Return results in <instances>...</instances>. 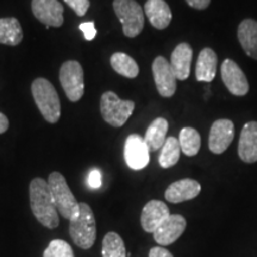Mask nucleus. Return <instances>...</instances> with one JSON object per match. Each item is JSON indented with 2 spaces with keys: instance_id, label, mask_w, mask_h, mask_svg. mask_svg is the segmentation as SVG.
Listing matches in <instances>:
<instances>
[{
  "instance_id": "6e6552de",
  "label": "nucleus",
  "mask_w": 257,
  "mask_h": 257,
  "mask_svg": "<svg viewBox=\"0 0 257 257\" xmlns=\"http://www.w3.org/2000/svg\"><path fill=\"white\" fill-rule=\"evenodd\" d=\"M150 150L148 148L144 137L140 135H130L125 141L124 159L126 165L134 170H141L149 165Z\"/></svg>"
},
{
  "instance_id": "412c9836",
  "label": "nucleus",
  "mask_w": 257,
  "mask_h": 257,
  "mask_svg": "<svg viewBox=\"0 0 257 257\" xmlns=\"http://www.w3.org/2000/svg\"><path fill=\"white\" fill-rule=\"evenodd\" d=\"M169 124L165 118H156L149 127L147 128L144 141H146L150 152H156L161 149L167 140V131H168Z\"/></svg>"
},
{
  "instance_id": "f257e3e1",
  "label": "nucleus",
  "mask_w": 257,
  "mask_h": 257,
  "mask_svg": "<svg viewBox=\"0 0 257 257\" xmlns=\"http://www.w3.org/2000/svg\"><path fill=\"white\" fill-rule=\"evenodd\" d=\"M30 207L35 218L48 229H56L60 224L59 212L54 202L48 181L35 178L30 182Z\"/></svg>"
},
{
  "instance_id": "f3484780",
  "label": "nucleus",
  "mask_w": 257,
  "mask_h": 257,
  "mask_svg": "<svg viewBox=\"0 0 257 257\" xmlns=\"http://www.w3.org/2000/svg\"><path fill=\"white\" fill-rule=\"evenodd\" d=\"M193 57V50L188 43H180L173 50L170 56V66L174 72L176 79L187 80L191 74V63Z\"/></svg>"
},
{
  "instance_id": "f8f14e48",
  "label": "nucleus",
  "mask_w": 257,
  "mask_h": 257,
  "mask_svg": "<svg viewBox=\"0 0 257 257\" xmlns=\"http://www.w3.org/2000/svg\"><path fill=\"white\" fill-rule=\"evenodd\" d=\"M234 138V124L230 119H218L212 124L208 148L213 154H223Z\"/></svg>"
},
{
  "instance_id": "423d86ee",
  "label": "nucleus",
  "mask_w": 257,
  "mask_h": 257,
  "mask_svg": "<svg viewBox=\"0 0 257 257\" xmlns=\"http://www.w3.org/2000/svg\"><path fill=\"white\" fill-rule=\"evenodd\" d=\"M113 9L123 25L125 36L133 38L142 32L144 27V14L136 0H114Z\"/></svg>"
},
{
  "instance_id": "b1692460",
  "label": "nucleus",
  "mask_w": 257,
  "mask_h": 257,
  "mask_svg": "<svg viewBox=\"0 0 257 257\" xmlns=\"http://www.w3.org/2000/svg\"><path fill=\"white\" fill-rule=\"evenodd\" d=\"M179 143L186 156H195L201 147V137L195 128L184 127L180 131Z\"/></svg>"
},
{
  "instance_id": "a211bd4d",
  "label": "nucleus",
  "mask_w": 257,
  "mask_h": 257,
  "mask_svg": "<svg viewBox=\"0 0 257 257\" xmlns=\"http://www.w3.org/2000/svg\"><path fill=\"white\" fill-rule=\"evenodd\" d=\"M144 12L154 28L163 30L170 24L172 11L165 0H147Z\"/></svg>"
},
{
  "instance_id": "4468645a",
  "label": "nucleus",
  "mask_w": 257,
  "mask_h": 257,
  "mask_svg": "<svg viewBox=\"0 0 257 257\" xmlns=\"http://www.w3.org/2000/svg\"><path fill=\"white\" fill-rule=\"evenodd\" d=\"M169 216V208L165 202L160 200H150L142 210L141 225L146 232L154 233L157 227Z\"/></svg>"
},
{
  "instance_id": "c85d7f7f",
  "label": "nucleus",
  "mask_w": 257,
  "mask_h": 257,
  "mask_svg": "<svg viewBox=\"0 0 257 257\" xmlns=\"http://www.w3.org/2000/svg\"><path fill=\"white\" fill-rule=\"evenodd\" d=\"M102 185V174L99 169L91 170L88 175V186L93 189L100 188Z\"/></svg>"
},
{
  "instance_id": "cd10ccee",
  "label": "nucleus",
  "mask_w": 257,
  "mask_h": 257,
  "mask_svg": "<svg viewBox=\"0 0 257 257\" xmlns=\"http://www.w3.org/2000/svg\"><path fill=\"white\" fill-rule=\"evenodd\" d=\"M63 2L66 3V4L68 5L79 17L85 16L86 12L88 11L89 5H91L89 4V0H63Z\"/></svg>"
},
{
  "instance_id": "2f4dec72",
  "label": "nucleus",
  "mask_w": 257,
  "mask_h": 257,
  "mask_svg": "<svg viewBox=\"0 0 257 257\" xmlns=\"http://www.w3.org/2000/svg\"><path fill=\"white\" fill-rule=\"evenodd\" d=\"M186 3L193 9L205 10L211 4V0H186Z\"/></svg>"
},
{
  "instance_id": "a878e982",
  "label": "nucleus",
  "mask_w": 257,
  "mask_h": 257,
  "mask_svg": "<svg viewBox=\"0 0 257 257\" xmlns=\"http://www.w3.org/2000/svg\"><path fill=\"white\" fill-rule=\"evenodd\" d=\"M102 257H126L124 240L117 232H108L102 239Z\"/></svg>"
},
{
  "instance_id": "bb28decb",
  "label": "nucleus",
  "mask_w": 257,
  "mask_h": 257,
  "mask_svg": "<svg viewBox=\"0 0 257 257\" xmlns=\"http://www.w3.org/2000/svg\"><path fill=\"white\" fill-rule=\"evenodd\" d=\"M43 257H74V251L66 240L53 239L44 250Z\"/></svg>"
},
{
  "instance_id": "9b49d317",
  "label": "nucleus",
  "mask_w": 257,
  "mask_h": 257,
  "mask_svg": "<svg viewBox=\"0 0 257 257\" xmlns=\"http://www.w3.org/2000/svg\"><path fill=\"white\" fill-rule=\"evenodd\" d=\"M31 10L35 18L47 27L60 28L63 24V5L57 0H32Z\"/></svg>"
},
{
  "instance_id": "aec40b11",
  "label": "nucleus",
  "mask_w": 257,
  "mask_h": 257,
  "mask_svg": "<svg viewBox=\"0 0 257 257\" xmlns=\"http://www.w3.org/2000/svg\"><path fill=\"white\" fill-rule=\"evenodd\" d=\"M237 35L244 53L257 60V22L255 19H244L239 24Z\"/></svg>"
},
{
  "instance_id": "5701e85b",
  "label": "nucleus",
  "mask_w": 257,
  "mask_h": 257,
  "mask_svg": "<svg viewBox=\"0 0 257 257\" xmlns=\"http://www.w3.org/2000/svg\"><path fill=\"white\" fill-rule=\"evenodd\" d=\"M111 66L119 75L134 79L140 73L138 66L133 57L124 53H115L111 56Z\"/></svg>"
},
{
  "instance_id": "6ab92c4d",
  "label": "nucleus",
  "mask_w": 257,
  "mask_h": 257,
  "mask_svg": "<svg viewBox=\"0 0 257 257\" xmlns=\"http://www.w3.org/2000/svg\"><path fill=\"white\" fill-rule=\"evenodd\" d=\"M218 57L211 48H204L199 54L197 67H195V78L198 81L211 82L216 78Z\"/></svg>"
},
{
  "instance_id": "393cba45",
  "label": "nucleus",
  "mask_w": 257,
  "mask_h": 257,
  "mask_svg": "<svg viewBox=\"0 0 257 257\" xmlns=\"http://www.w3.org/2000/svg\"><path fill=\"white\" fill-rule=\"evenodd\" d=\"M180 153H181V148H180L179 140L173 136L168 137L163 147L161 148V154L159 156L160 166L165 169L175 166L180 159Z\"/></svg>"
},
{
  "instance_id": "dca6fc26",
  "label": "nucleus",
  "mask_w": 257,
  "mask_h": 257,
  "mask_svg": "<svg viewBox=\"0 0 257 257\" xmlns=\"http://www.w3.org/2000/svg\"><path fill=\"white\" fill-rule=\"evenodd\" d=\"M238 155L245 163L257 162V121L244 125L239 137Z\"/></svg>"
},
{
  "instance_id": "c756f323",
  "label": "nucleus",
  "mask_w": 257,
  "mask_h": 257,
  "mask_svg": "<svg viewBox=\"0 0 257 257\" xmlns=\"http://www.w3.org/2000/svg\"><path fill=\"white\" fill-rule=\"evenodd\" d=\"M80 30L83 32L85 35V38L87 41H92L95 38L96 35V29L94 25V22H86V23L80 24Z\"/></svg>"
},
{
  "instance_id": "473e14b6",
  "label": "nucleus",
  "mask_w": 257,
  "mask_h": 257,
  "mask_svg": "<svg viewBox=\"0 0 257 257\" xmlns=\"http://www.w3.org/2000/svg\"><path fill=\"white\" fill-rule=\"evenodd\" d=\"M9 128V119L4 113L0 112V134H4Z\"/></svg>"
},
{
  "instance_id": "0eeeda50",
  "label": "nucleus",
  "mask_w": 257,
  "mask_h": 257,
  "mask_svg": "<svg viewBox=\"0 0 257 257\" xmlns=\"http://www.w3.org/2000/svg\"><path fill=\"white\" fill-rule=\"evenodd\" d=\"M60 82L67 98L76 102L82 98L83 89V69L78 61H66L60 69Z\"/></svg>"
},
{
  "instance_id": "9d476101",
  "label": "nucleus",
  "mask_w": 257,
  "mask_h": 257,
  "mask_svg": "<svg viewBox=\"0 0 257 257\" xmlns=\"http://www.w3.org/2000/svg\"><path fill=\"white\" fill-rule=\"evenodd\" d=\"M221 79L231 94L237 96L246 95L249 92V82L245 74L233 60L226 59L221 63Z\"/></svg>"
},
{
  "instance_id": "2eb2a0df",
  "label": "nucleus",
  "mask_w": 257,
  "mask_h": 257,
  "mask_svg": "<svg viewBox=\"0 0 257 257\" xmlns=\"http://www.w3.org/2000/svg\"><path fill=\"white\" fill-rule=\"evenodd\" d=\"M200 192L201 186L198 181L193 179H182L173 182L166 189L165 198L167 201L172 202V204H180V202L197 198Z\"/></svg>"
},
{
  "instance_id": "1a4fd4ad",
  "label": "nucleus",
  "mask_w": 257,
  "mask_h": 257,
  "mask_svg": "<svg viewBox=\"0 0 257 257\" xmlns=\"http://www.w3.org/2000/svg\"><path fill=\"white\" fill-rule=\"evenodd\" d=\"M153 75L155 80L157 92L163 98H170L176 91V76L173 72L168 60L163 56H157L153 62Z\"/></svg>"
},
{
  "instance_id": "f03ea898",
  "label": "nucleus",
  "mask_w": 257,
  "mask_h": 257,
  "mask_svg": "<svg viewBox=\"0 0 257 257\" xmlns=\"http://www.w3.org/2000/svg\"><path fill=\"white\" fill-rule=\"evenodd\" d=\"M70 238L79 248L87 250L94 245L96 224L94 213L86 202H79V212L69 220Z\"/></svg>"
},
{
  "instance_id": "20e7f679",
  "label": "nucleus",
  "mask_w": 257,
  "mask_h": 257,
  "mask_svg": "<svg viewBox=\"0 0 257 257\" xmlns=\"http://www.w3.org/2000/svg\"><path fill=\"white\" fill-rule=\"evenodd\" d=\"M51 195L57 212L66 219L70 220L79 212V202L70 191L64 176L59 172H54L48 179Z\"/></svg>"
},
{
  "instance_id": "39448f33",
  "label": "nucleus",
  "mask_w": 257,
  "mask_h": 257,
  "mask_svg": "<svg viewBox=\"0 0 257 257\" xmlns=\"http://www.w3.org/2000/svg\"><path fill=\"white\" fill-rule=\"evenodd\" d=\"M135 110V102L123 100L114 92H105L101 95L100 111L104 120L113 127H120L126 123Z\"/></svg>"
},
{
  "instance_id": "7c9ffc66",
  "label": "nucleus",
  "mask_w": 257,
  "mask_h": 257,
  "mask_svg": "<svg viewBox=\"0 0 257 257\" xmlns=\"http://www.w3.org/2000/svg\"><path fill=\"white\" fill-rule=\"evenodd\" d=\"M149 257H174L172 255V252L168 250L162 248V246H155V248L150 249Z\"/></svg>"
},
{
  "instance_id": "7ed1b4c3",
  "label": "nucleus",
  "mask_w": 257,
  "mask_h": 257,
  "mask_svg": "<svg viewBox=\"0 0 257 257\" xmlns=\"http://www.w3.org/2000/svg\"><path fill=\"white\" fill-rule=\"evenodd\" d=\"M31 93L44 119L51 124L57 123L61 117V102L59 94L51 82L43 78L34 80Z\"/></svg>"
},
{
  "instance_id": "4be33fe9",
  "label": "nucleus",
  "mask_w": 257,
  "mask_h": 257,
  "mask_svg": "<svg viewBox=\"0 0 257 257\" xmlns=\"http://www.w3.org/2000/svg\"><path fill=\"white\" fill-rule=\"evenodd\" d=\"M23 40V30L17 18H0V44L18 46Z\"/></svg>"
},
{
  "instance_id": "ddd939ff",
  "label": "nucleus",
  "mask_w": 257,
  "mask_h": 257,
  "mask_svg": "<svg viewBox=\"0 0 257 257\" xmlns=\"http://www.w3.org/2000/svg\"><path fill=\"white\" fill-rule=\"evenodd\" d=\"M186 219L180 214H170L154 232V239L159 245L166 246L176 242L185 232Z\"/></svg>"
}]
</instances>
